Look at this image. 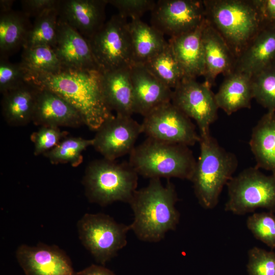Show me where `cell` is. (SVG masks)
I'll return each mask as SVG.
<instances>
[{"label":"cell","instance_id":"obj_1","mask_svg":"<svg viewBox=\"0 0 275 275\" xmlns=\"http://www.w3.org/2000/svg\"><path fill=\"white\" fill-rule=\"evenodd\" d=\"M27 71L29 80L52 91L70 103L90 130L96 131L114 116L103 95L100 71L65 67L53 74Z\"/></svg>","mask_w":275,"mask_h":275},{"label":"cell","instance_id":"obj_2","mask_svg":"<svg viewBox=\"0 0 275 275\" xmlns=\"http://www.w3.org/2000/svg\"><path fill=\"white\" fill-rule=\"evenodd\" d=\"M175 186L170 181L163 185L160 178L150 179L148 185L134 193L130 202L134 218L130 225L141 240L156 242L162 239L179 223L180 214Z\"/></svg>","mask_w":275,"mask_h":275},{"label":"cell","instance_id":"obj_3","mask_svg":"<svg viewBox=\"0 0 275 275\" xmlns=\"http://www.w3.org/2000/svg\"><path fill=\"white\" fill-rule=\"evenodd\" d=\"M200 153L190 179L201 207L212 209L238 166L236 156L226 150L210 133L200 135Z\"/></svg>","mask_w":275,"mask_h":275},{"label":"cell","instance_id":"obj_4","mask_svg":"<svg viewBox=\"0 0 275 275\" xmlns=\"http://www.w3.org/2000/svg\"><path fill=\"white\" fill-rule=\"evenodd\" d=\"M196 161L188 146L147 138L134 147L128 162L138 175L150 179L190 180Z\"/></svg>","mask_w":275,"mask_h":275},{"label":"cell","instance_id":"obj_5","mask_svg":"<svg viewBox=\"0 0 275 275\" xmlns=\"http://www.w3.org/2000/svg\"><path fill=\"white\" fill-rule=\"evenodd\" d=\"M205 17L236 58L263 25L253 0L203 1Z\"/></svg>","mask_w":275,"mask_h":275},{"label":"cell","instance_id":"obj_6","mask_svg":"<svg viewBox=\"0 0 275 275\" xmlns=\"http://www.w3.org/2000/svg\"><path fill=\"white\" fill-rule=\"evenodd\" d=\"M138 175L128 162L103 158L89 163L82 183L92 203L102 206L117 201L129 203L136 190Z\"/></svg>","mask_w":275,"mask_h":275},{"label":"cell","instance_id":"obj_7","mask_svg":"<svg viewBox=\"0 0 275 275\" xmlns=\"http://www.w3.org/2000/svg\"><path fill=\"white\" fill-rule=\"evenodd\" d=\"M225 211L237 215L258 208L275 212V176L266 175L256 166L245 169L226 185Z\"/></svg>","mask_w":275,"mask_h":275},{"label":"cell","instance_id":"obj_8","mask_svg":"<svg viewBox=\"0 0 275 275\" xmlns=\"http://www.w3.org/2000/svg\"><path fill=\"white\" fill-rule=\"evenodd\" d=\"M128 22L118 14L114 15L89 39L101 72L130 68L134 64Z\"/></svg>","mask_w":275,"mask_h":275},{"label":"cell","instance_id":"obj_9","mask_svg":"<svg viewBox=\"0 0 275 275\" xmlns=\"http://www.w3.org/2000/svg\"><path fill=\"white\" fill-rule=\"evenodd\" d=\"M79 239L96 260L104 265L127 244L130 225L103 213H86L77 224Z\"/></svg>","mask_w":275,"mask_h":275},{"label":"cell","instance_id":"obj_10","mask_svg":"<svg viewBox=\"0 0 275 275\" xmlns=\"http://www.w3.org/2000/svg\"><path fill=\"white\" fill-rule=\"evenodd\" d=\"M141 126L142 133L147 138L165 142L189 147L200 140L191 119L171 102L157 107L144 116Z\"/></svg>","mask_w":275,"mask_h":275},{"label":"cell","instance_id":"obj_11","mask_svg":"<svg viewBox=\"0 0 275 275\" xmlns=\"http://www.w3.org/2000/svg\"><path fill=\"white\" fill-rule=\"evenodd\" d=\"M171 102L194 120L200 135L210 133V126L217 119L218 106L211 87L196 78L184 77L173 90Z\"/></svg>","mask_w":275,"mask_h":275},{"label":"cell","instance_id":"obj_12","mask_svg":"<svg viewBox=\"0 0 275 275\" xmlns=\"http://www.w3.org/2000/svg\"><path fill=\"white\" fill-rule=\"evenodd\" d=\"M150 13L151 25L170 37L194 30L205 19L203 1L159 0Z\"/></svg>","mask_w":275,"mask_h":275},{"label":"cell","instance_id":"obj_13","mask_svg":"<svg viewBox=\"0 0 275 275\" xmlns=\"http://www.w3.org/2000/svg\"><path fill=\"white\" fill-rule=\"evenodd\" d=\"M96 131L93 139L95 150L104 158L116 160L130 154L142 129L141 124L131 116L114 115Z\"/></svg>","mask_w":275,"mask_h":275},{"label":"cell","instance_id":"obj_14","mask_svg":"<svg viewBox=\"0 0 275 275\" xmlns=\"http://www.w3.org/2000/svg\"><path fill=\"white\" fill-rule=\"evenodd\" d=\"M17 261L25 275H78L66 254L56 245H20Z\"/></svg>","mask_w":275,"mask_h":275},{"label":"cell","instance_id":"obj_15","mask_svg":"<svg viewBox=\"0 0 275 275\" xmlns=\"http://www.w3.org/2000/svg\"><path fill=\"white\" fill-rule=\"evenodd\" d=\"M54 49L65 68L100 71L89 40L60 17Z\"/></svg>","mask_w":275,"mask_h":275},{"label":"cell","instance_id":"obj_16","mask_svg":"<svg viewBox=\"0 0 275 275\" xmlns=\"http://www.w3.org/2000/svg\"><path fill=\"white\" fill-rule=\"evenodd\" d=\"M133 89L134 113L143 117L157 107L171 102L173 90L151 74L142 64L130 67Z\"/></svg>","mask_w":275,"mask_h":275},{"label":"cell","instance_id":"obj_17","mask_svg":"<svg viewBox=\"0 0 275 275\" xmlns=\"http://www.w3.org/2000/svg\"><path fill=\"white\" fill-rule=\"evenodd\" d=\"M107 0H60L59 17L90 39L105 22Z\"/></svg>","mask_w":275,"mask_h":275},{"label":"cell","instance_id":"obj_18","mask_svg":"<svg viewBox=\"0 0 275 275\" xmlns=\"http://www.w3.org/2000/svg\"><path fill=\"white\" fill-rule=\"evenodd\" d=\"M204 82L212 87L219 74L234 70L236 57L227 42L206 19L202 33Z\"/></svg>","mask_w":275,"mask_h":275},{"label":"cell","instance_id":"obj_19","mask_svg":"<svg viewBox=\"0 0 275 275\" xmlns=\"http://www.w3.org/2000/svg\"><path fill=\"white\" fill-rule=\"evenodd\" d=\"M275 65V23L262 26L237 57L234 70L252 76Z\"/></svg>","mask_w":275,"mask_h":275},{"label":"cell","instance_id":"obj_20","mask_svg":"<svg viewBox=\"0 0 275 275\" xmlns=\"http://www.w3.org/2000/svg\"><path fill=\"white\" fill-rule=\"evenodd\" d=\"M32 122L36 125L77 127L84 125L79 113L56 93L40 87Z\"/></svg>","mask_w":275,"mask_h":275},{"label":"cell","instance_id":"obj_21","mask_svg":"<svg viewBox=\"0 0 275 275\" xmlns=\"http://www.w3.org/2000/svg\"><path fill=\"white\" fill-rule=\"evenodd\" d=\"M206 18L198 26L188 32L170 37L169 44L178 62L185 77L203 76L204 64L202 33Z\"/></svg>","mask_w":275,"mask_h":275},{"label":"cell","instance_id":"obj_22","mask_svg":"<svg viewBox=\"0 0 275 275\" xmlns=\"http://www.w3.org/2000/svg\"><path fill=\"white\" fill-rule=\"evenodd\" d=\"M101 85L105 101L113 112L126 116L134 114L130 68L101 72Z\"/></svg>","mask_w":275,"mask_h":275},{"label":"cell","instance_id":"obj_23","mask_svg":"<svg viewBox=\"0 0 275 275\" xmlns=\"http://www.w3.org/2000/svg\"><path fill=\"white\" fill-rule=\"evenodd\" d=\"M39 87L31 80L2 94V112L11 126H23L32 121Z\"/></svg>","mask_w":275,"mask_h":275},{"label":"cell","instance_id":"obj_24","mask_svg":"<svg viewBox=\"0 0 275 275\" xmlns=\"http://www.w3.org/2000/svg\"><path fill=\"white\" fill-rule=\"evenodd\" d=\"M225 77L215 94L218 108L228 115L242 108H250L253 98L252 76L234 71Z\"/></svg>","mask_w":275,"mask_h":275},{"label":"cell","instance_id":"obj_25","mask_svg":"<svg viewBox=\"0 0 275 275\" xmlns=\"http://www.w3.org/2000/svg\"><path fill=\"white\" fill-rule=\"evenodd\" d=\"M250 146L256 167L275 176V112L268 111L253 127Z\"/></svg>","mask_w":275,"mask_h":275},{"label":"cell","instance_id":"obj_26","mask_svg":"<svg viewBox=\"0 0 275 275\" xmlns=\"http://www.w3.org/2000/svg\"><path fill=\"white\" fill-rule=\"evenodd\" d=\"M134 63L144 64L168 45L164 35L141 20L128 22Z\"/></svg>","mask_w":275,"mask_h":275},{"label":"cell","instance_id":"obj_27","mask_svg":"<svg viewBox=\"0 0 275 275\" xmlns=\"http://www.w3.org/2000/svg\"><path fill=\"white\" fill-rule=\"evenodd\" d=\"M22 11L12 10L0 13L1 58L14 53L23 44L32 23Z\"/></svg>","mask_w":275,"mask_h":275},{"label":"cell","instance_id":"obj_28","mask_svg":"<svg viewBox=\"0 0 275 275\" xmlns=\"http://www.w3.org/2000/svg\"><path fill=\"white\" fill-rule=\"evenodd\" d=\"M143 65L157 79L172 90L185 77L169 44Z\"/></svg>","mask_w":275,"mask_h":275},{"label":"cell","instance_id":"obj_29","mask_svg":"<svg viewBox=\"0 0 275 275\" xmlns=\"http://www.w3.org/2000/svg\"><path fill=\"white\" fill-rule=\"evenodd\" d=\"M58 9L47 11L35 18L26 35L23 48L47 45L54 49L59 20Z\"/></svg>","mask_w":275,"mask_h":275},{"label":"cell","instance_id":"obj_30","mask_svg":"<svg viewBox=\"0 0 275 275\" xmlns=\"http://www.w3.org/2000/svg\"><path fill=\"white\" fill-rule=\"evenodd\" d=\"M20 63L29 71L47 74L57 73L64 67L54 49L47 45L23 48Z\"/></svg>","mask_w":275,"mask_h":275},{"label":"cell","instance_id":"obj_31","mask_svg":"<svg viewBox=\"0 0 275 275\" xmlns=\"http://www.w3.org/2000/svg\"><path fill=\"white\" fill-rule=\"evenodd\" d=\"M93 145V139L66 137L53 148L43 155L52 164L68 163L71 166L76 167L82 162V152Z\"/></svg>","mask_w":275,"mask_h":275},{"label":"cell","instance_id":"obj_32","mask_svg":"<svg viewBox=\"0 0 275 275\" xmlns=\"http://www.w3.org/2000/svg\"><path fill=\"white\" fill-rule=\"evenodd\" d=\"M253 98L268 111L275 112V65L252 76Z\"/></svg>","mask_w":275,"mask_h":275},{"label":"cell","instance_id":"obj_33","mask_svg":"<svg viewBox=\"0 0 275 275\" xmlns=\"http://www.w3.org/2000/svg\"><path fill=\"white\" fill-rule=\"evenodd\" d=\"M248 229L255 238L275 249V215L270 211L255 212L248 216Z\"/></svg>","mask_w":275,"mask_h":275},{"label":"cell","instance_id":"obj_34","mask_svg":"<svg viewBox=\"0 0 275 275\" xmlns=\"http://www.w3.org/2000/svg\"><path fill=\"white\" fill-rule=\"evenodd\" d=\"M248 256V275H275V252L253 246Z\"/></svg>","mask_w":275,"mask_h":275},{"label":"cell","instance_id":"obj_35","mask_svg":"<svg viewBox=\"0 0 275 275\" xmlns=\"http://www.w3.org/2000/svg\"><path fill=\"white\" fill-rule=\"evenodd\" d=\"M29 80L26 69L19 63L9 62L7 58L0 60V92L14 89Z\"/></svg>","mask_w":275,"mask_h":275},{"label":"cell","instance_id":"obj_36","mask_svg":"<svg viewBox=\"0 0 275 275\" xmlns=\"http://www.w3.org/2000/svg\"><path fill=\"white\" fill-rule=\"evenodd\" d=\"M68 132L61 131L59 127L42 126L31 135L34 144V154L38 156L44 154L56 146L63 138H66Z\"/></svg>","mask_w":275,"mask_h":275},{"label":"cell","instance_id":"obj_37","mask_svg":"<svg viewBox=\"0 0 275 275\" xmlns=\"http://www.w3.org/2000/svg\"><path fill=\"white\" fill-rule=\"evenodd\" d=\"M156 2L153 0H107L108 4L118 10L119 15L131 19H141L145 13L151 12Z\"/></svg>","mask_w":275,"mask_h":275},{"label":"cell","instance_id":"obj_38","mask_svg":"<svg viewBox=\"0 0 275 275\" xmlns=\"http://www.w3.org/2000/svg\"><path fill=\"white\" fill-rule=\"evenodd\" d=\"M60 0H22V11L29 18H35L44 12L58 9Z\"/></svg>","mask_w":275,"mask_h":275},{"label":"cell","instance_id":"obj_39","mask_svg":"<svg viewBox=\"0 0 275 275\" xmlns=\"http://www.w3.org/2000/svg\"><path fill=\"white\" fill-rule=\"evenodd\" d=\"M263 24L275 23V0H253Z\"/></svg>","mask_w":275,"mask_h":275},{"label":"cell","instance_id":"obj_40","mask_svg":"<svg viewBox=\"0 0 275 275\" xmlns=\"http://www.w3.org/2000/svg\"><path fill=\"white\" fill-rule=\"evenodd\" d=\"M78 275H115L108 269L100 265L92 264L77 272Z\"/></svg>","mask_w":275,"mask_h":275},{"label":"cell","instance_id":"obj_41","mask_svg":"<svg viewBox=\"0 0 275 275\" xmlns=\"http://www.w3.org/2000/svg\"><path fill=\"white\" fill-rule=\"evenodd\" d=\"M14 2L13 0L0 1V13H5L12 10V7Z\"/></svg>","mask_w":275,"mask_h":275}]
</instances>
